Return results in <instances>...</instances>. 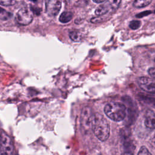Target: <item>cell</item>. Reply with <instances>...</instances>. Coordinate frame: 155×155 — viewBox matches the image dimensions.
<instances>
[{
    "label": "cell",
    "instance_id": "obj_6",
    "mask_svg": "<svg viewBox=\"0 0 155 155\" xmlns=\"http://www.w3.org/2000/svg\"><path fill=\"white\" fill-rule=\"evenodd\" d=\"M137 84L143 91L155 94V79L145 76L139 77L137 80Z\"/></svg>",
    "mask_w": 155,
    "mask_h": 155
},
{
    "label": "cell",
    "instance_id": "obj_18",
    "mask_svg": "<svg viewBox=\"0 0 155 155\" xmlns=\"http://www.w3.org/2000/svg\"><path fill=\"white\" fill-rule=\"evenodd\" d=\"M148 73L153 79H155V67H150L148 70Z\"/></svg>",
    "mask_w": 155,
    "mask_h": 155
},
{
    "label": "cell",
    "instance_id": "obj_12",
    "mask_svg": "<svg viewBox=\"0 0 155 155\" xmlns=\"http://www.w3.org/2000/svg\"><path fill=\"white\" fill-rule=\"evenodd\" d=\"M70 38L74 42H79L82 39V34L77 30H72L69 32Z\"/></svg>",
    "mask_w": 155,
    "mask_h": 155
},
{
    "label": "cell",
    "instance_id": "obj_15",
    "mask_svg": "<svg viewBox=\"0 0 155 155\" xmlns=\"http://www.w3.org/2000/svg\"><path fill=\"white\" fill-rule=\"evenodd\" d=\"M137 155H152V154L145 146H142L140 147Z\"/></svg>",
    "mask_w": 155,
    "mask_h": 155
},
{
    "label": "cell",
    "instance_id": "obj_2",
    "mask_svg": "<svg viewBox=\"0 0 155 155\" xmlns=\"http://www.w3.org/2000/svg\"><path fill=\"white\" fill-rule=\"evenodd\" d=\"M104 112L110 119L116 122H119L125 118L127 107L121 102H111L108 103L105 106Z\"/></svg>",
    "mask_w": 155,
    "mask_h": 155
},
{
    "label": "cell",
    "instance_id": "obj_17",
    "mask_svg": "<svg viewBox=\"0 0 155 155\" xmlns=\"http://www.w3.org/2000/svg\"><path fill=\"white\" fill-rule=\"evenodd\" d=\"M151 13V11L150 10H146V11H144V12H142L139 14H137L136 15V17L137 18H142V17H144V16H148Z\"/></svg>",
    "mask_w": 155,
    "mask_h": 155
},
{
    "label": "cell",
    "instance_id": "obj_24",
    "mask_svg": "<svg viewBox=\"0 0 155 155\" xmlns=\"http://www.w3.org/2000/svg\"><path fill=\"white\" fill-rule=\"evenodd\" d=\"M154 13H155V9H154Z\"/></svg>",
    "mask_w": 155,
    "mask_h": 155
},
{
    "label": "cell",
    "instance_id": "obj_21",
    "mask_svg": "<svg viewBox=\"0 0 155 155\" xmlns=\"http://www.w3.org/2000/svg\"><path fill=\"white\" fill-rule=\"evenodd\" d=\"M153 145L155 147V135H154V137L153 139Z\"/></svg>",
    "mask_w": 155,
    "mask_h": 155
},
{
    "label": "cell",
    "instance_id": "obj_23",
    "mask_svg": "<svg viewBox=\"0 0 155 155\" xmlns=\"http://www.w3.org/2000/svg\"><path fill=\"white\" fill-rule=\"evenodd\" d=\"M153 60L155 61V55L153 56Z\"/></svg>",
    "mask_w": 155,
    "mask_h": 155
},
{
    "label": "cell",
    "instance_id": "obj_8",
    "mask_svg": "<svg viewBox=\"0 0 155 155\" xmlns=\"http://www.w3.org/2000/svg\"><path fill=\"white\" fill-rule=\"evenodd\" d=\"M13 144L10 137L3 131H1V150L11 154L13 151Z\"/></svg>",
    "mask_w": 155,
    "mask_h": 155
},
{
    "label": "cell",
    "instance_id": "obj_5",
    "mask_svg": "<svg viewBox=\"0 0 155 155\" xmlns=\"http://www.w3.org/2000/svg\"><path fill=\"white\" fill-rule=\"evenodd\" d=\"M15 19L17 22L20 25H28L33 21V12L30 8L26 7H23L17 12L15 16Z\"/></svg>",
    "mask_w": 155,
    "mask_h": 155
},
{
    "label": "cell",
    "instance_id": "obj_7",
    "mask_svg": "<svg viewBox=\"0 0 155 155\" xmlns=\"http://www.w3.org/2000/svg\"><path fill=\"white\" fill-rule=\"evenodd\" d=\"M61 8V1L58 0H48L45 1V12L50 16H55Z\"/></svg>",
    "mask_w": 155,
    "mask_h": 155
},
{
    "label": "cell",
    "instance_id": "obj_16",
    "mask_svg": "<svg viewBox=\"0 0 155 155\" xmlns=\"http://www.w3.org/2000/svg\"><path fill=\"white\" fill-rule=\"evenodd\" d=\"M1 5H3V6H9V5H15L16 3H17V1H13V0H10V1H8V0H5V1H1L0 2Z\"/></svg>",
    "mask_w": 155,
    "mask_h": 155
},
{
    "label": "cell",
    "instance_id": "obj_13",
    "mask_svg": "<svg viewBox=\"0 0 155 155\" xmlns=\"http://www.w3.org/2000/svg\"><path fill=\"white\" fill-rule=\"evenodd\" d=\"M13 16V14L9 12H7L6 10H5L3 8H1V11H0V18L1 20L2 21H5V20H7L10 18H11Z\"/></svg>",
    "mask_w": 155,
    "mask_h": 155
},
{
    "label": "cell",
    "instance_id": "obj_20",
    "mask_svg": "<svg viewBox=\"0 0 155 155\" xmlns=\"http://www.w3.org/2000/svg\"><path fill=\"white\" fill-rule=\"evenodd\" d=\"M0 153H1V155H8V153H7L5 151H4L3 150H1Z\"/></svg>",
    "mask_w": 155,
    "mask_h": 155
},
{
    "label": "cell",
    "instance_id": "obj_3",
    "mask_svg": "<svg viewBox=\"0 0 155 155\" xmlns=\"http://www.w3.org/2000/svg\"><path fill=\"white\" fill-rule=\"evenodd\" d=\"M94 115L92 109L90 107H85L82 108L81 113V127L82 131L89 133L93 129Z\"/></svg>",
    "mask_w": 155,
    "mask_h": 155
},
{
    "label": "cell",
    "instance_id": "obj_4",
    "mask_svg": "<svg viewBox=\"0 0 155 155\" xmlns=\"http://www.w3.org/2000/svg\"><path fill=\"white\" fill-rule=\"evenodd\" d=\"M121 1L119 0L107 1L104 4L99 5L95 10V15L97 17H102L107 14H111L119 7Z\"/></svg>",
    "mask_w": 155,
    "mask_h": 155
},
{
    "label": "cell",
    "instance_id": "obj_10",
    "mask_svg": "<svg viewBox=\"0 0 155 155\" xmlns=\"http://www.w3.org/2000/svg\"><path fill=\"white\" fill-rule=\"evenodd\" d=\"M73 16V13L71 12L65 11L62 12L59 18V21L63 24L68 23L70 22Z\"/></svg>",
    "mask_w": 155,
    "mask_h": 155
},
{
    "label": "cell",
    "instance_id": "obj_1",
    "mask_svg": "<svg viewBox=\"0 0 155 155\" xmlns=\"http://www.w3.org/2000/svg\"><path fill=\"white\" fill-rule=\"evenodd\" d=\"M92 131L99 140H107L110 133V124L107 119L99 113H94Z\"/></svg>",
    "mask_w": 155,
    "mask_h": 155
},
{
    "label": "cell",
    "instance_id": "obj_14",
    "mask_svg": "<svg viewBox=\"0 0 155 155\" xmlns=\"http://www.w3.org/2000/svg\"><path fill=\"white\" fill-rule=\"evenodd\" d=\"M141 25V22L139 20H133L131 21L129 24V27L132 30L138 29Z\"/></svg>",
    "mask_w": 155,
    "mask_h": 155
},
{
    "label": "cell",
    "instance_id": "obj_11",
    "mask_svg": "<svg viewBox=\"0 0 155 155\" xmlns=\"http://www.w3.org/2000/svg\"><path fill=\"white\" fill-rule=\"evenodd\" d=\"M151 2V0H136L133 2V5L136 8H140L148 6Z\"/></svg>",
    "mask_w": 155,
    "mask_h": 155
},
{
    "label": "cell",
    "instance_id": "obj_22",
    "mask_svg": "<svg viewBox=\"0 0 155 155\" xmlns=\"http://www.w3.org/2000/svg\"><path fill=\"white\" fill-rule=\"evenodd\" d=\"M124 155H131L130 153H125Z\"/></svg>",
    "mask_w": 155,
    "mask_h": 155
},
{
    "label": "cell",
    "instance_id": "obj_9",
    "mask_svg": "<svg viewBox=\"0 0 155 155\" xmlns=\"http://www.w3.org/2000/svg\"><path fill=\"white\" fill-rule=\"evenodd\" d=\"M144 124L150 129L155 128V113L150 109H148L145 113Z\"/></svg>",
    "mask_w": 155,
    "mask_h": 155
},
{
    "label": "cell",
    "instance_id": "obj_19",
    "mask_svg": "<svg viewBox=\"0 0 155 155\" xmlns=\"http://www.w3.org/2000/svg\"><path fill=\"white\" fill-rule=\"evenodd\" d=\"M93 2H94V3H96V4H102V3L105 2L106 1H105V0H100V1H98V0H97V1L93 0Z\"/></svg>",
    "mask_w": 155,
    "mask_h": 155
}]
</instances>
